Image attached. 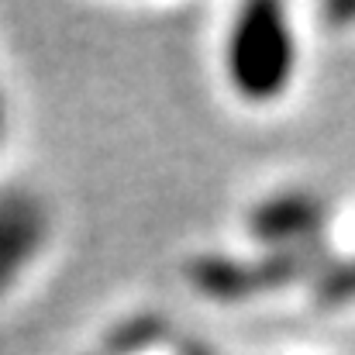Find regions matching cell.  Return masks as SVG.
Wrapping results in <instances>:
<instances>
[{
  "label": "cell",
  "instance_id": "cell-1",
  "mask_svg": "<svg viewBox=\"0 0 355 355\" xmlns=\"http://www.w3.org/2000/svg\"><path fill=\"white\" fill-rule=\"evenodd\" d=\"M342 218L335 204L307 183H283L255 193L238 214L232 245L204 248L187 266L197 297L221 307H255L272 297H307Z\"/></svg>",
  "mask_w": 355,
  "mask_h": 355
},
{
  "label": "cell",
  "instance_id": "cell-2",
  "mask_svg": "<svg viewBox=\"0 0 355 355\" xmlns=\"http://www.w3.org/2000/svg\"><path fill=\"white\" fill-rule=\"evenodd\" d=\"M214 73L238 107H283L307 73V28L297 10L269 0L232 7L214 38Z\"/></svg>",
  "mask_w": 355,
  "mask_h": 355
},
{
  "label": "cell",
  "instance_id": "cell-3",
  "mask_svg": "<svg viewBox=\"0 0 355 355\" xmlns=\"http://www.w3.org/2000/svg\"><path fill=\"white\" fill-rule=\"evenodd\" d=\"M59 238L55 204L45 190L7 180L0 183V304L31 286Z\"/></svg>",
  "mask_w": 355,
  "mask_h": 355
},
{
  "label": "cell",
  "instance_id": "cell-4",
  "mask_svg": "<svg viewBox=\"0 0 355 355\" xmlns=\"http://www.w3.org/2000/svg\"><path fill=\"white\" fill-rule=\"evenodd\" d=\"M304 300L324 314H355V218H349V228H338L335 248Z\"/></svg>",
  "mask_w": 355,
  "mask_h": 355
},
{
  "label": "cell",
  "instance_id": "cell-5",
  "mask_svg": "<svg viewBox=\"0 0 355 355\" xmlns=\"http://www.w3.org/2000/svg\"><path fill=\"white\" fill-rule=\"evenodd\" d=\"M173 355H241V352L221 349V345H211V342H200V338H190V342H180Z\"/></svg>",
  "mask_w": 355,
  "mask_h": 355
},
{
  "label": "cell",
  "instance_id": "cell-6",
  "mask_svg": "<svg viewBox=\"0 0 355 355\" xmlns=\"http://www.w3.org/2000/svg\"><path fill=\"white\" fill-rule=\"evenodd\" d=\"M10 124H14V101H10L7 87L0 83V145L10 138Z\"/></svg>",
  "mask_w": 355,
  "mask_h": 355
}]
</instances>
